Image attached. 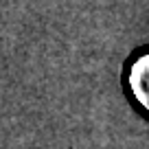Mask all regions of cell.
<instances>
[{
	"label": "cell",
	"mask_w": 149,
	"mask_h": 149,
	"mask_svg": "<svg viewBox=\"0 0 149 149\" xmlns=\"http://www.w3.org/2000/svg\"><path fill=\"white\" fill-rule=\"evenodd\" d=\"M130 81H132V88H134L136 99L149 110V53L143 55L134 64V70H132Z\"/></svg>",
	"instance_id": "6da1fadb"
}]
</instances>
